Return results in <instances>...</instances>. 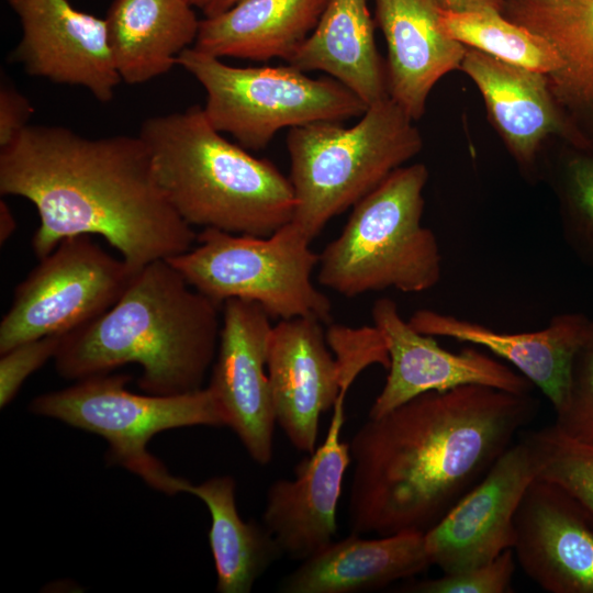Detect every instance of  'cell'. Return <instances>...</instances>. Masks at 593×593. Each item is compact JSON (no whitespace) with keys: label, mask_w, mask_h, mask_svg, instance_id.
<instances>
[{"label":"cell","mask_w":593,"mask_h":593,"mask_svg":"<svg viewBox=\"0 0 593 593\" xmlns=\"http://www.w3.org/2000/svg\"><path fill=\"white\" fill-rule=\"evenodd\" d=\"M536 406L530 393L469 384L368 416L349 443L351 533L425 534L484 477Z\"/></svg>","instance_id":"obj_1"},{"label":"cell","mask_w":593,"mask_h":593,"mask_svg":"<svg viewBox=\"0 0 593 593\" xmlns=\"http://www.w3.org/2000/svg\"><path fill=\"white\" fill-rule=\"evenodd\" d=\"M0 193L35 206L32 238L42 258L65 238L98 235L138 270L193 247L197 233L161 188L143 138L82 136L57 125H27L0 148Z\"/></svg>","instance_id":"obj_2"},{"label":"cell","mask_w":593,"mask_h":593,"mask_svg":"<svg viewBox=\"0 0 593 593\" xmlns=\"http://www.w3.org/2000/svg\"><path fill=\"white\" fill-rule=\"evenodd\" d=\"M220 307L168 260H155L134 273L107 312L63 336L55 369L78 381L137 363V384L147 394L197 391L216 357Z\"/></svg>","instance_id":"obj_3"},{"label":"cell","mask_w":593,"mask_h":593,"mask_svg":"<svg viewBox=\"0 0 593 593\" xmlns=\"http://www.w3.org/2000/svg\"><path fill=\"white\" fill-rule=\"evenodd\" d=\"M221 134L203 107L192 105L146 119L138 135L167 198L189 225L269 236L292 220L290 179Z\"/></svg>","instance_id":"obj_4"},{"label":"cell","mask_w":593,"mask_h":593,"mask_svg":"<svg viewBox=\"0 0 593 593\" xmlns=\"http://www.w3.org/2000/svg\"><path fill=\"white\" fill-rule=\"evenodd\" d=\"M428 176L424 164L402 166L357 202L318 254V283L346 298L434 288L443 259L435 234L422 224Z\"/></svg>","instance_id":"obj_5"},{"label":"cell","mask_w":593,"mask_h":593,"mask_svg":"<svg viewBox=\"0 0 593 593\" xmlns=\"http://www.w3.org/2000/svg\"><path fill=\"white\" fill-rule=\"evenodd\" d=\"M340 123L316 122L288 132L295 198L290 222L310 242L423 147L413 120L389 97L368 105L355 125Z\"/></svg>","instance_id":"obj_6"},{"label":"cell","mask_w":593,"mask_h":593,"mask_svg":"<svg viewBox=\"0 0 593 593\" xmlns=\"http://www.w3.org/2000/svg\"><path fill=\"white\" fill-rule=\"evenodd\" d=\"M124 373H103L34 398L29 410L97 434L108 443L105 460L142 478L168 495L189 492L191 482L172 475L147 450L158 433L186 426H228L223 407L209 387L178 395L137 394Z\"/></svg>","instance_id":"obj_7"},{"label":"cell","mask_w":593,"mask_h":593,"mask_svg":"<svg viewBox=\"0 0 593 593\" xmlns=\"http://www.w3.org/2000/svg\"><path fill=\"white\" fill-rule=\"evenodd\" d=\"M177 64L204 88L210 124L246 149L265 148L282 128L343 122L368 108L334 78L314 79L290 65L233 67L194 47L184 49Z\"/></svg>","instance_id":"obj_8"},{"label":"cell","mask_w":593,"mask_h":593,"mask_svg":"<svg viewBox=\"0 0 593 593\" xmlns=\"http://www.w3.org/2000/svg\"><path fill=\"white\" fill-rule=\"evenodd\" d=\"M195 243L167 260L216 304L242 299L259 304L273 318L329 321L332 303L312 282L318 254L291 222L265 237L203 228Z\"/></svg>","instance_id":"obj_9"},{"label":"cell","mask_w":593,"mask_h":593,"mask_svg":"<svg viewBox=\"0 0 593 593\" xmlns=\"http://www.w3.org/2000/svg\"><path fill=\"white\" fill-rule=\"evenodd\" d=\"M300 316L272 326L268 342L269 377L276 423L298 450L316 448L318 422L340 390L370 365L388 369L385 343L374 326L351 328Z\"/></svg>","instance_id":"obj_10"},{"label":"cell","mask_w":593,"mask_h":593,"mask_svg":"<svg viewBox=\"0 0 593 593\" xmlns=\"http://www.w3.org/2000/svg\"><path fill=\"white\" fill-rule=\"evenodd\" d=\"M136 271L90 235L65 238L16 286L0 323V354L32 339L64 336L99 317Z\"/></svg>","instance_id":"obj_11"},{"label":"cell","mask_w":593,"mask_h":593,"mask_svg":"<svg viewBox=\"0 0 593 593\" xmlns=\"http://www.w3.org/2000/svg\"><path fill=\"white\" fill-rule=\"evenodd\" d=\"M538 472L537 451L526 434L512 443L484 477L424 534L430 564L444 573L456 572L513 549L515 515Z\"/></svg>","instance_id":"obj_12"},{"label":"cell","mask_w":593,"mask_h":593,"mask_svg":"<svg viewBox=\"0 0 593 593\" xmlns=\"http://www.w3.org/2000/svg\"><path fill=\"white\" fill-rule=\"evenodd\" d=\"M373 326L382 335L390 359L385 383L370 407L369 417L381 416L411 399L429 392L479 384L528 394L534 384L519 372L485 353L463 348L451 353L434 336L414 329L388 298L373 303Z\"/></svg>","instance_id":"obj_13"},{"label":"cell","mask_w":593,"mask_h":593,"mask_svg":"<svg viewBox=\"0 0 593 593\" xmlns=\"http://www.w3.org/2000/svg\"><path fill=\"white\" fill-rule=\"evenodd\" d=\"M22 36L9 58L30 76L86 88L110 102L119 76L104 19L75 9L68 0H7Z\"/></svg>","instance_id":"obj_14"},{"label":"cell","mask_w":593,"mask_h":593,"mask_svg":"<svg viewBox=\"0 0 593 593\" xmlns=\"http://www.w3.org/2000/svg\"><path fill=\"white\" fill-rule=\"evenodd\" d=\"M222 307L219 348L208 387L250 458L266 466L272 459L276 425L267 372L273 325L253 301L230 299Z\"/></svg>","instance_id":"obj_15"},{"label":"cell","mask_w":593,"mask_h":593,"mask_svg":"<svg viewBox=\"0 0 593 593\" xmlns=\"http://www.w3.org/2000/svg\"><path fill=\"white\" fill-rule=\"evenodd\" d=\"M348 389L343 387L333 406L323 444L296 465L293 480H276L267 491L264 525L294 560L321 551L337 534L336 510L351 462L349 444L340 440Z\"/></svg>","instance_id":"obj_16"},{"label":"cell","mask_w":593,"mask_h":593,"mask_svg":"<svg viewBox=\"0 0 593 593\" xmlns=\"http://www.w3.org/2000/svg\"><path fill=\"white\" fill-rule=\"evenodd\" d=\"M523 571L550 593H593V518L563 490L537 478L514 521Z\"/></svg>","instance_id":"obj_17"},{"label":"cell","mask_w":593,"mask_h":593,"mask_svg":"<svg viewBox=\"0 0 593 593\" xmlns=\"http://www.w3.org/2000/svg\"><path fill=\"white\" fill-rule=\"evenodd\" d=\"M480 90L492 124L528 176L537 175L540 147L549 135L583 144L558 105L546 74L497 60L468 48L460 65Z\"/></svg>","instance_id":"obj_18"},{"label":"cell","mask_w":593,"mask_h":593,"mask_svg":"<svg viewBox=\"0 0 593 593\" xmlns=\"http://www.w3.org/2000/svg\"><path fill=\"white\" fill-rule=\"evenodd\" d=\"M374 21L388 47V93L413 121L425 112L436 82L459 69L467 47L440 25L436 0H373Z\"/></svg>","instance_id":"obj_19"},{"label":"cell","mask_w":593,"mask_h":593,"mask_svg":"<svg viewBox=\"0 0 593 593\" xmlns=\"http://www.w3.org/2000/svg\"><path fill=\"white\" fill-rule=\"evenodd\" d=\"M424 335L446 337L485 348L508 361L549 400L555 412L563 403L572 357L591 318L560 313L539 331L503 333L473 321L422 309L407 321Z\"/></svg>","instance_id":"obj_20"},{"label":"cell","mask_w":593,"mask_h":593,"mask_svg":"<svg viewBox=\"0 0 593 593\" xmlns=\"http://www.w3.org/2000/svg\"><path fill=\"white\" fill-rule=\"evenodd\" d=\"M502 14L545 38L561 66L550 90L581 138L593 148V0H504Z\"/></svg>","instance_id":"obj_21"},{"label":"cell","mask_w":593,"mask_h":593,"mask_svg":"<svg viewBox=\"0 0 593 593\" xmlns=\"http://www.w3.org/2000/svg\"><path fill=\"white\" fill-rule=\"evenodd\" d=\"M430 566L422 533L373 539L351 533L303 560L279 589L286 593L368 592L414 577Z\"/></svg>","instance_id":"obj_22"},{"label":"cell","mask_w":593,"mask_h":593,"mask_svg":"<svg viewBox=\"0 0 593 593\" xmlns=\"http://www.w3.org/2000/svg\"><path fill=\"white\" fill-rule=\"evenodd\" d=\"M187 0H114L107 13L116 71L128 85L167 74L195 42L200 20Z\"/></svg>","instance_id":"obj_23"},{"label":"cell","mask_w":593,"mask_h":593,"mask_svg":"<svg viewBox=\"0 0 593 593\" xmlns=\"http://www.w3.org/2000/svg\"><path fill=\"white\" fill-rule=\"evenodd\" d=\"M328 0H237L200 20L194 48L222 58L289 60L315 29Z\"/></svg>","instance_id":"obj_24"},{"label":"cell","mask_w":593,"mask_h":593,"mask_svg":"<svg viewBox=\"0 0 593 593\" xmlns=\"http://www.w3.org/2000/svg\"><path fill=\"white\" fill-rule=\"evenodd\" d=\"M287 63L303 72L327 74L367 105L389 97L368 0H328L315 29Z\"/></svg>","instance_id":"obj_25"},{"label":"cell","mask_w":593,"mask_h":593,"mask_svg":"<svg viewBox=\"0 0 593 593\" xmlns=\"http://www.w3.org/2000/svg\"><path fill=\"white\" fill-rule=\"evenodd\" d=\"M204 502L211 514L209 542L216 571V591L248 593L276 562L282 550L265 525L244 522L236 507V482L231 475L191 484L189 492Z\"/></svg>","instance_id":"obj_26"},{"label":"cell","mask_w":593,"mask_h":593,"mask_svg":"<svg viewBox=\"0 0 593 593\" xmlns=\"http://www.w3.org/2000/svg\"><path fill=\"white\" fill-rule=\"evenodd\" d=\"M440 25L449 37L497 60L546 75L561 66L559 55L545 38L507 20L500 11L441 9Z\"/></svg>","instance_id":"obj_27"},{"label":"cell","mask_w":593,"mask_h":593,"mask_svg":"<svg viewBox=\"0 0 593 593\" xmlns=\"http://www.w3.org/2000/svg\"><path fill=\"white\" fill-rule=\"evenodd\" d=\"M555 187L562 237L573 255L593 269V148H574L559 161Z\"/></svg>","instance_id":"obj_28"},{"label":"cell","mask_w":593,"mask_h":593,"mask_svg":"<svg viewBox=\"0 0 593 593\" xmlns=\"http://www.w3.org/2000/svg\"><path fill=\"white\" fill-rule=\"evenodd\" d=\"M538 457V478L570 495L593 518V443L572 438L555 425L529 433Z\"/></svg>","instance_id":"obj_29"},{"label":"cell","mask_w":593,"mask_h":593,"mask_svg":"<svg viewBox=\"0 0 593 593\" xmlns=\"http://www.w3.org/2000/svg\"><path fill=\"white\" fill-rule=\"evenodd\" d=\"M553 425L572 438L593 443V320L572 357L566 396Z\"/></svg>","instance_id":"obj_30"},{"label":"cell","mask_w":593,"mask_h":593,"mask_svg":"<svg viewBox=\"0 0 593 593\" xmlns=\"http://www.w3.org/2000/svg\"><path fill=\"white\" fill-rule=\"evenodd\" d=\"M516 568L513 549H507L495 559L465 570L444 573L407 585L405 591L416 593H505L512 592V580Z\"/></svg>","instance_id":"obj_31"},{"label":"cell","mask_w":593,"mask_h":593,"mask_svg":"<svg viewBox=\"0 0 593 593\" xmlns=\"http://www.w3.org/2000/svg\"><path fill=\"white\" fill-rule=\"evenodd\" d=\"M61 335L45 336L24 342L1 354L0 406H7L16 395L23 382L48 359L54 358Z\"/></svg>","instance_id":"obj_32"},{"label":"cell","mask_w":593,"mask_h":593,"mask_svg":"<svg viewBox=\"0 0 593 593\" xmlns=\"http://www.w3.org/2000/svg\"><path fill=\"white\" fill-rule=\"evenodd\" d=\"M34 112L30 100L14 86L2 82L0 87V148L11 144L29 125Z\"/></svg>","instance_id":"obj_33"},{"label":"cell","mask_w":593,"mask_h":593,"mask_svg":"<svg viewBox=\"0 0 593 593\" xmlns=\"http://www.w3.org/2000/svg\"><path fill=\"white\" fill-rule=\"evenodd\" d=\"M443 10L470 12L496 10L502 13L504 0H436Z\"/></svg>","instance_id":"obj_34"},{"label":"cell","mask_w":593,"mask_h":593,"mask_svg":"<svg viewBox=\"0 0 593 593\" xmlns=\"http://www.w3.org/2000/svg\"><path fill=\"white\" fill-rule=\"evenodd\" d=\"M16 228L15 217L4 201H0V243L4 244L14 233Z\"/></svg>","instance_id":"obj_35"},{"label":"cell","mask_w":593,"mask_h":593,"mask_svg":"<svg viewBox=\"0 0 593 593\" xmlns=\"http://www.w3.org/2000/svg\"><path fill=\"white\" fill-rule=\"evenodd\" d=\"M237 0H209L203 8L205 16H214L228 10Z\"/></svg>","instance_id":"obj_36"},{"label":"cell","mask_w":593,"mask_h":593,"mask_svg":"<svg viewBox=\"0 0 593 593\" xmlns=\"http://www.w3.org/2000/svg\"><path fill=\"white\" fill-rule=\"evenodd\" d=\"M192 7H198L201 10L206 5L209 0H187Z\"/></svg>","instance_id":"obj_37"}]
</instances>
